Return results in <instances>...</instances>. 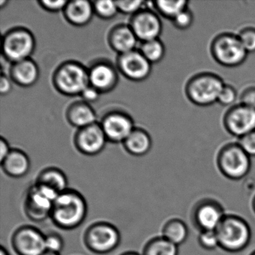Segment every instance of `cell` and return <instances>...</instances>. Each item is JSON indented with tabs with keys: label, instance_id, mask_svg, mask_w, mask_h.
I'll list each match as a JSON object with an SVG mask.
<instances>
[{
	"label": "cell",
	"instance_id": "obj_19",
	"mask_svg": "<svg viewBox=\"0 0 255 255\" xmlns=\"http://www.w3.org/2000/svg\"><path fill=\"white\" fill-rule=\"evenodd\" d=\"M94 7L89 1L76 0L68 2L65 7L66 18L72 24L83 26L87 24L93 15Z\"/></svg>",
	"mask_w": 255,
	"mask_h": 255
},
{
	"label": "cell",
	"instance_id": "obj_22",
	"mask_svg": "<svg viewBox=\"0 0 255 255\" xmlns=\"http://www.w3.org/2000/svg\"><path fill=\"white\" fill-rule=\"evenodd\" d=\"M189 234L187 225L178 218L169 219L162 227V237L178 247L186 243Z\"/></svg>",
	"mask_w": 255,
	"mask_h": 255
},
{
	"label": "cell",
	"instance_id": "obj_20",
	"mask_svg": "<svg viewBox=\"0 0 255 255\" xmlns=\"http://www.w3.org/2000/svg\"><path fill=\"white\" fill-rule=\"evenodd\" d=\"M137 37L132 29L119 26L112 32L110 43L113 49L122 54L132 51L136 45Z\"/></svg>",
	"mask_w": 255,
	"mask_h": 255
},
{
	"label": "cell",
	"instance_id": "obj_18",
	"mask_svg": "<svg viewBox=\"0 0 255 255\" xmlns=\"http://www.w3.org/2000/svg\"><path fill=\"white\" fill-rule=\"evenodd\" d=\"M89 81L92 87L99 92L113 89L117 81V74L113 67L107 64L95 65L89 73Z\"/></svg>",
	"mask_w": 255,
	"mask_h": 255
},
{
	"label": "cell",
	"instance_id": "obj_33",
	"mask_svg": "<svg viewBox=\"0 0 255 255\" xmlns=\"http://www.w3.org/2000/svg\"><path fill=\"white\" fill-rule=\"evenodd\" d=\"M46 249L48 252L60 254L65 247V242L62 236L57 233H50L45 237Z\"/></svg>",
	"mask_w": 255,
	"mask_h": 255
},
{
	"label": "cell",
	"instance_id": "obj_44",
	"mask_svg": "<svg viewBox=\"0 0 255 255\" xmlns=\"http://www.w3.org/2000/svg\"><path fill=\"white\" fill-rule=\"evenodd\" d=\"M42 255H60V254L59 253H54V252H48V251H46Z\"/></svg>",
	"mask_w": 255,
	"mask_h": 255
},
{
	"label": "cell",
	"instance_id": "obj_39",
	"mask_svg": "<svg viewBox=\"0 0 255 255\" xmlns=\"http://www.w3.org/2000/svg\"><path fill=\"white\" fill-rule=\"evenodd\" d=\"M81 95L86 102H95L99 98L100 92L92 86H89L82 92Z\"/></svg>",
	"mask_w": 255,
	"mask_h": 255
},
{
	"label": "cell",
	"instance_id": "obj_38",
	"mask_svg": "<svg viewBox=\"0 0 255 255\" xmlns=\"http://www.w3.org/2000/svg\"><path fill=\"white\" fill-rule=\"evenodd\" d=\"M68 2L63 0H57V1H41V4L44 8L50 11H57L66 7Z\"/></svg>",
	"mask_w": 255,
	"mask_h": 255
},
{
	"label": "cell",
	"instance_id": "obj_17",
	"mask_svg": "<svg viewBox=\"0 0 255 255\" xmlns=\"http://www.w3.org/2000/svg\"><path fill=\"white\" fill-rule=\"evenodd\" d=\"M4 172L11 177L20 178L27 174L30 169V160L26 153L18 150H12L2 162Z\"/></svg>",
	"mask_w": 255,
	"mask_h": 255
},
{
	"label": "cell",
	"instance_id": "obj_7",
	"mask_svg": "<svg viewBox=\"0 0 255 255\" xmlns=\"http://www.w3.org/2000/svg\"><path fill=\"white\" fill-rule=\"evenodd\" d=\"M58 195L57 192L47 186L34 183L26 192L25 214L33 222H44L50 218L53 204Z\"/></svg>",
	"mask_w": 255,
	"mask_h": 255
},
{
	"label": "cell",
	"instance_id": "obj_4",
	"mask_svg": "<svg viewBox=\"0 0 255 255\" xmlns=\"http://www.w3.org/2000/svg\"><path fill=\"white\" fill-rule=\"evenodd\" d=\"M216 165L222 175L237 181L250 172L252 159L238 143H228L219 150Z\"/></svg>",
	"mask_w": 255,
	"mask_h": 255
},
{
	"label": "cell",
	"instance_id": "obj_42",
	"mask_svg": "<svg viewBox=\"0 0 255 255\" xmlns=\"http://www.w3.org/2000/svg\"><path fill=\"white\" fill-rule=\"evenodd\" d=\"M0 255H10V254L6 249H5L3 246H2L1 249H0Z\"/></svg>",
	"mask_w": 255,
	"mask_h": 255
},
{
	"label": "cell",
	"instance_id": "obj_29",
	"mask_svg": "<svg viewBox=\"0 0 255 255\" xmlns=\"http://www.w3.org/2000/svg\"><path fill=\"white\" fill-rule=\"evenodd\" d=\"M198 243L204 250L213 251L219 247V239L216 231H200Z\"/></svg>",
	"mask_w": 255,
	"mask_h": 255
},
{
	"label": "cell",
	"instance_id": "obj_21",
	"mask_svg": "<svg viewBox=\"0 0 255 255\" xmlns=\"http://www.w3.org/2000/svg\"><path fill=\"white\" fill-rule=\"evenodd\" d=\"M35 183L47 186L58 194L68 189L66 174L57 168H47L43 170L38 174Z\"/></svg>",
	"mask_w": 255,
	"mask_h": 255
},
{
	"label": "cell",
	"instance_id": "obj_13",
	"mask_svg": "<svg viewBox=\"0 0 255 255\" xmlns=\"http://www.w3.org/2000/svg\"><path fill=\"white\" fill-rule=\"evenodd\" d=\"M119 65L127 77L136 81L147 78L151 71V63L141 52L135 50L121 55Z\"/></svg>",
	"mask_w": 255,
	"mask_h": 255
},
{
	"label": "cell",
	"instance_id": "obj_12",
	"mask_svg": "<svg viewBox=\"0 0 255 255\" xmlns=\"http://www.w3.org/2000/svg\"><path fill=\"white\" fill-rule=\"evenodd\" d=\"M3 51L9 60L14 62L28 59L33 52L35 41L30 32L23 29L14 30L5 37Z\"/></svg>",
	"mask_w": 255,
	"mask_h": 255
},
{
	"label": "cell",
	"instance_id": "obj_2",
	"mask_svg": "<svg viewBox=\"0 0 255 255\" xmlns=\"http://www.w3.org/2000/svg\"><path fill=\"white\" fill-rule=\"evenodd\" d=\"M219 248L229 253L243 252L250 244L252 232L246 219L235 214H226L216 230Z\"/></svg>",
	"mask_w": 255,
	"mask_h": 255
},
{
	"label": "cell",
	"instance_id": "obj_24",
	"mask_svg": "<svg viewBox=\"0 0 255 255\" xmlns=\"http://www.w3.org/2000/svg\"><path fill=\"white\" fill-rule=\"evenodd\" d=\"M68 119L76 127L81 128L95 124L96 116L89 104L78 103L73 105L68 110Z\"/></svg>",
	"mask_w": 255,
	"mask_h": 255
},
{
	"label": "cell",
	"instance_id": "obj_41",
	"mask_svg": "<svg viewBox=\"0 0 255 255\" xmlns=\"http://www.w3.org/2000/svg\"><path fill=\"white\" fill-rule=\"evenodd\" d=\"M0 149H1L0 160H1V162H2L6 158V156L9 154L10 152H11L9 147H8V143L2 138H1V141H0Z\"/></svg>",
	"mask_w": 255,
	"mask_h": 255
},
{
	"label": "cell",
	"instance_id": "obj_6",
	"mask_svg": "<svg viewBox=\"0 0 255 255\" xmlns=\"http://www.w3.org/2000/svg\"><path fill=\"white\" fill-rule=\"evenodd\" d=\"M122 235L113 224L98 222L91 225L85 231L83 242L92 253L107 255L116 250L121 243Z\"/></svg>",
	"mask_w": 255,
	"mask_h": 255
},
{
	"label": "cell",
	"instance_id": "obj_3",
	"mask_svg": "<svg viewBox=\"0 0 255 255\" xmlns=\"http://www.w3.org/2000/svg\"><path fill=\"white\" fill-rule=\"evenodd\" d=\"M222 77L211 72H201L192 76L186 84L188 100L198 107H208L217 103L222 88Z\"/></svg>",
	"mask_w": 255,
	"mask_h": 255
},
{
	"label": "cell",
	"instance_id": "obj_11",
	"mask_svg": "<svg viewBox=\"0 0 255 255\" xmlns=\"http://www.w3.org/2000/svg\"><path fill=\"white\" fill-rule=\"evenodd\" d=\"M225 129L234 136L241 138L255 130V110L243 104H234L223 118Z\"/></svg>",
	"mask_w": 255,
	"mask_h": 255
},
{
	"label": "cell",
	"instance_id": "obj_1",
	"mask_svg": "<svg viewBox=\"0 0 255 255\" xmlns=\"http://www.w3.org/2000/svg\"><path fill=\"white\" fill-rule=\"evenodd\" d=\"M87 214L88 204L85 197L79 191L68 188L55 200L50 219L58 228L71 231L83 223Z\"/></svg>",
	"mask_w": 255,
	"mask_h": 255
},
{
	"label": "cell",
	"instance_id": "obj_37",
	"mask_svg": "<svg viewBox=\"0 0 255 255\" xmlns=\"http://www.w3.org/2000/svg\"><path fill=\"white\" fill-rule=\"evenodd\" d=\"M240 104L255 110V86L246 88L240 96Z\"/></svg>",
	"mask_w": 255,
	"mask_h": 255
},
{
	"label": "cell",
	"instance_id": "obj_14",
	"mask_svg": "<svg viewBox=\"0 0 255 255\" xmlns=\"http://www.w3.org/2000/svg\"><path fill=\"white\" fill-rule=\"evenodd\" d=\"M131 29L137 38L145 41L158 39L162 32V22L157 15L151 11L138 13L132 19Z\"/></svg>",
	"mask_w": 255,
	"mask_h": 255
},
{
	"label": "cell",
	"instance_id": "obj_5",
	"mask_svg": "<svg viewBox=\"0 0 255 255\" xmlns=\"http://www.w3.org/2000/svg\"><path fill=\"white\" fill-rule=\"evenodd\" d=\"M210 53L218 64L231 68L243 65L249 55L238 35L231 32L216 35L210 44Z\"/></svg>",
	"mask_w": 255,
	"mask_h": 255
},
{
	"label": "cell",
	"instance_id": "obj_23",
	"mask_svg": "<svg viewBox=\"0 0 255 255\" xmlns=\"http://www.w3.org/2000/svg\"><path fill=\"white\" fill-rule=\"evenodd\" d=\"M11 73L14 81L21 86H31L38 80V67L29 59L15 62Z\"/></svg>",
	"mask_w": 255,
	"mask_h": 255
},
{
	"label": "cell",
	"instance_id": "obj_46",
	"mask_svg": "<svg viewBox=\"0 0 255 255\" xmlns=\"http://www.w3.org/2000/svg\"><path fill=\"white\" fill-rule=\"evenodd\" d=\"M249 255H255V250L253 251V252H252Z\"/></svg>",
	"mask_w": 255,
	"mask_h": 255
},
{
	"label": "cell",
	"instance_id": "obj_16",
	"mask_svg": "<svg viewBox=\"0 0 255 255\" xmlns=\"http://www.w3.org/2000/svg\"><path fill=\"white\" fill-rule=\"evenodd\" d=\"M101 127L107 138L115 141H125L134 130L130 119L120 113L107 116Z\"/></svg>",
	"mask_w": 255,
	"mask_h": 255
},
{
	"label": "cell",
	"instance_id": "obj_45",
	"mask_svg": "<svg viewBox=\"0 0 255 255\" xmlns=\"http://www.w3.org/2000/svg\"><path fill=\"white\" fill-rule=\"evenodd\" d=\"M252 209H253L254 213H255V195L254 196L253 199H252Z\"/></svg>",
	"mask_w": 255,
	"mask_h": 255
},
{
	"label": "cell",
	"instance_id": "obj_15",
	"mask_svg": "<svg viewBox=\"0 0 255 255\" xmlns=\"http://www.w3.org/2000/svg\"><path fill=\"white\" fill-rule=\"evenodd\" d=\"M77 145L85 154L95 155L100 153L105 146L107 136L102 127L97 124L81 128L77 133Z\"/></svg>",
	"mask_w": 255,
	"mask_h": 255
},
{
	"label": "cell",
	"instance_id": "obj_28",
	"mask_svg": "<svg viewBox=\"0 0 255 255\" xmlns=\"http://www.w3.org/2000/svg\"><path fill=\"white\" fill-rule=\"evenodd\" d=\"M165 52V46L159 39L145 41L141 47V53L150 63H156L162 60Z\"/></svg>",
	"mask_w": 255,
	"mask_h": 255
},
{
	"label": "cell",
	"instance_id": "obj_32",
	"mask_svg": "<svg viewBox=\"0 0 255 255\" xmlns=\"http://www.w3.org/2000/svg\"><path fill=\"white\" fill-rule=\"evenodd\" d=\"M237 99V92L235 88L231 85L225 84L221 91L217 103L224 107H228V106L232 107Z\"/></svg>",
	"mask_w": 255,
	"mask_h": 255
},
{
	"label": "cell",
	"instance_id": "obj_10",
	"mask_svg": "<svg viewBox=\"0 0 255 255\" xmlns=\"http://www.w3.org/2000/svg\"><path fill=\"white\" fill-rule=\"evenodd\" d=\"M55 83L58 89L68 95H77L89 87V73L80 65L68 63L62 65L58 70L55 77Z\"/></svg>",
	"mask_w": 255,
	"mask_h": 255
},
{
	"label": "cell",
	"instance_id": "obj_40",
	"mask_svg": "<svg viewBox=\"0 0 255 255\" xmlns=\"http://www.w3.org/2000/svg\"><path fill=\"white\" fill-rule=\"evenodd\" d=\"M11 84L8 77L2 75L0 80V92L2 95H7L11 91Z\"/></svg>",
	"mask_w": 255,
	"mask_h": 255
},
{
	"label": "cell",
	"instance_id": "obj_36",
	"mask_svg": "<svg viewBox=\"0 0 255 255\" xmlns=\"http://www.w3.org/2000/svg\"><path fill=\"white\" fill-rule=\"evenodd\" d=\"M144 2L142 1H117L118 9L125 14H132L139 11Z\"/></svg>",
	"mask_w": 255,
	"mask_h": 255
},
{
	"label": "cell",
	"instance_id": "obj_30",
	"mask_svg": "<svg viewBox=\"0 0 255 255\" xmlns=\"http://www.w3.org/2000/svg\"><path fill=\"white\" fill-rule=\"evenodd\" d=\"M94 9L96 11L98 15L101 16L103 18L107 19L114 17L119 11L116 2H113L110 0L98 1L95 2Z\"/></svg>",
	"mask_w": 255,
	"mask_h": 255
},
{
	"label": "cell",
	"instance_id": "obj_25",
	"mask_svg": "<svg viewBox=\"0 0 255 255\" xmlns=\"http://www.w3.org/2000/svg\"><path fill=\"white\" fill-rule=\"evenodd\" d=\"M125 148L134 156H143L150 150L151 139L145 131L135 129L125 141Z\"/></svg>",
	"mask_w": 255,
	"mask_h": 255
},
{
	"label": "cell",
	"instance_id": "obj_26",
	"mask_svg": "<svg viewBox=\"0 0 255 255\" xmlns=\"http://www.w3.org/2000/svg\"><path fill=\"white\" fill-rule=\"evenodd\" d=\"M142 255H179V247L162 236L153 237L144 246Z\"/></svg>",
	"mask_w": 255,
	"mask_h": 255
},
{
	"label": "cell",
	"instance_id": "obj_9",
	"mask_svg": "<svg viewBox=\"0 0 255 255\" xmlns=\"http://www.w3.org/2000/svg\"><path fill=\"white\" fill-rule=\"evenodd\" d=\"M45 237L39 229L23 225L16 229L11 237V245L18 255H42L46 249Z\"/></svg>",
	"mask_w": 255,
	"mask_h": 255
},
{
	"label": "cell",
	"instance_id": "obj_34",
	"mask_svg": "<svg viewBox=\"0 0 255 255\" xmlns=\"http://www.w3.org/2000/svg\"><path fill=\"white\" fill-rule=\"evenodd\" d=\"M174 26L180 30H186L193 24L194 15L189 8L179 14L172 20Z\"/></svg>",
	"mask_w": 255,
	"mask_h": 255
},
{
	"label": "cell",
	"instance_id": "obj_27",
	"mask_svg": "<svg viewBox=\"0 0 255 255\" xmlns=\"http://www.w3.org/2000/svg\"><path fill=\"white\" fill-rule=\"evenodd\" d=\"M189 1L178 0V1H157L155 3L156 9L163 17L174 20L182 11L189 8Z\"/></svg>",
	"mask_w": 255,
	"mask_h": 255
},
{
	"label": "cell",
	"instance_id": "obj_43",
	"mask_svg": "<svg viewBox=\"0 0 255 255\" xmlns=\"http://www.w3.org/2000/svg\"><path fill=\"white\" fill-rule=\"evenodd\" d=\"M121 255H140V254L137 253V252H125V253L122 254Z\"/></svg>",
	"mask_w": 255,
	"mask_h": 255
},
{
	"label": "cell",
	"instance_id": "obj_31",
	"mask_svg": "<svg viewBox=\"0 0 255 255\" xmlns=\"http://www.w3.org/2000/svg\"><path fill=\"white\" fill-rule=\"evenodd\" d=\"M238 37L248 53H255V28L249 26L243 28Z\"/></svg>",
	"mask_w": 255,
	"mask_h": 255
},
{
	"label": "cell",
	"instance_id": "obj_8",
	"mask_svg": "<svg viewBox=\"0 0 255 255\" xmlns=\"http://www.w3.org/2000/svg\"><path fill=\"white\" fill-rule=\"evenodd\" d=\"M225 215L220 202L213 198H205L193 206L191 219L194 226L200 231H216Z\"/></svg>",
	"mask_w": 255,
	"mask_h": 255
},
{
	"label": "cell",
	"instance_id": "obj_35",
	"mask_svg": "<svg viewBox=\"0 0 255 255\" xmlns=\"http://www.w3.org/2000/svg\"><path fill=\"white\" fill-rule=\"evenodd\" d=\"M237 143L251 158L255 157V130L239 138Z\"/></svg>",
	"mask_w": 255,
	"mask_h": 255
}]
</instances>
